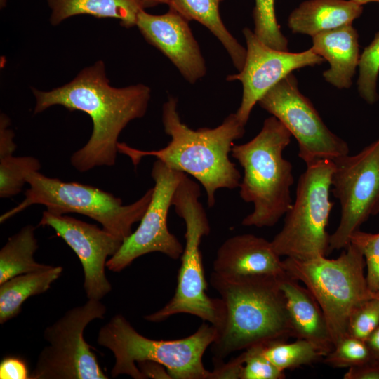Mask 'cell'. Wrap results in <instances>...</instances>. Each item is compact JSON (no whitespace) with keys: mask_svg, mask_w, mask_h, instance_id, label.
I'll return each mask as SVG.
<instances>
[{"mask_svg":"<svg viewBox=\"0 0 379 379\" xmlns=\"http://www.w3.org/2000/svg\"><path fill=\"white\" fill-rule=\"evenodd\" d=\"M41 168L39 161L31 156L0 157V197L10 198L17 195L27 182L32 172Z\"/></svg>","mask_w":379,"mask_h":379,"instance_id":"obj_26","label":"cell"},{"mask_svg":"<svg viewBox=\"0 0 379 379\" xmlns=\"http://www.w3.org/2000/svg\"><path fill=\"white\" fill-rule=\"evenodd\" d=\"M188 22L170 10L163 15L141 10L136 26L145 39L166 56L187 81L194 84L205 76L206 66Z\"/></svg>","mask_w":379,"mask_h":379,"instance_id":"obj_16","label":"cell"},{"mask_svg":"<svg viewBox=\"0 0 379 379\" xmlns=\"http://www.w3.org/2000/svg\"><path fill=\"white\" fill-rule=\"evenodd\" d=\"M271 241L253 234H241L226 239L218 248L213 272L228 276L286 274L283 260Z\"/></svg>","mask_w":379,"mask_h":379,"instance_id":"obj_17","label":"cell"},{"mask_svg":"<svg viewBox=\"0 0 379 379\" xmlns=\"http://www.w3.org/2000/svg\"><path fill=\"white\" fill-rule=\"evenodd\" d=\"M291 136L284 124L271 116L253 139L233 145L231 156L244 171L239 186L240 197L254 206L243 219V225L272 227L291 208L293 166L284 158L283 152Z\"/></svg>","mask_w":379,"mask_h":379,"instance_id":"obj_4","label":"cell"},{"mask_svg":"<svg viewBox=\"0 0 379 379\" xmlns=\"http://www.w3.org/2000/svg\"><path fill=\"white\" fill-rule=\"evenodd\" d=\"M280 283L294 338L311 343L324 357L334 344L319 304L306 287L287 273Z\"/></svg>","mask_w":379,"mask_h":379,"instance_id":"obj_18","label":"cell"},{"mask_svg":"<svg viewBox=\"0 0 379 379\" xmlns=\"http://www.w3.org/2000/svg\"><path fill=\"white\" fill-rule=\"evenodd\" d=\"M265 345H255L241 354L243 368L241 379H284V371L277 368L264 354Z\"/></svg>","mask_w":379,"mask_h":379,"instance_id":"obj_31","label":"cell"},{"mask_svg":"<svg viewBox=\"0 0 379 379\" xmlns=\"http://www.w3.org/2000/svg\"><path fill=\"white\" fill-rule=\"evenodd\" d=\"M311 48L329 63L323 72L326 82L339 88H349L359 66V35L352 25H345L312 36Z\"/></svg>","mask_w":379,"mask_h":379,"instance_id":"obj_19","label":"cell"},{"mask_svg":"<svg viewBox=\"0 0 379 379\" xmlns=\"http://www.w3.org/2000/svg\"><path fill=\"white\" fill-rule=\"evenodd\" d=\"M371 359L366 341L348 334L334 344L333 349L324 357V362L335 368H351Z\"/></svg>","mask_w":379,"mask_h":379,"instance_id":"obj_29","label":"cell"},{"mask_svg":"<svg viewBox=\"0 0 379 379\" xmlns=\"http://www.w3.org/2000/svg\"><path fill=\"white\" fill-rule=\"evenodd\" d=\"M344 379H379V360L371 361L357 366L349 368Z\"/></svg>","mask_w":379,"mask_h":379,"instance_id":"obj_36","label":"cell"},{"mask_svg":"<svg viewBox=\"0 0 379 379\" xmlns=\"http://www.w3.org/2000/svg\"><path fill=\"white\" fill-rule=\"evenodd\" d=\"M243 34L246 43L244 65L239 73L228 75L227 80L242 84V98L235 114L246 126L253 107L268 90L293 71L321 65L324 59L311 48L300 53L272 48L248 27L243 29Z\"/></svg>","mask_w":379,"mask_h":379,"instance_id":"obj_14","label":"cell"},{"mask_svg":"<svg viewBox=\"0 0 379 379\" xmlns=\"http://www.w3.org/2000/svg\"><path fill=\"white\" fill-rule=\"evenodd\" d=\"M333 162L331 187L340 218L330 235L329 253L346 248L352 234L373 215L379 197V138L357 154Z\"/></svg>","mask_w":379,"mask_h":379,"instance_id":"obj_12","label":"cell"},{"mask_svg":"<svg viewBox=\"0 0 379 379\" xmlns=\"http://www.w3.org/2000/svg\"><path fill=\"white\" fill-rule=\"evenodd\" d=\"M365 265L361 251L350 242L337 258L283 260L286 272L302 282L319 304L333 344L349 334L348 319L352 311L377 295L368 287Z\"/></svg>","mask_w":379,"mask_h":379,"instance_id":"obj_7","label":"cell"},{"mask_svg":"<svg viewBox=\"0 0 379 379\" xmlns=\"http://www.w3.org/2000/svg\"><path fill=\"white\" fill-rule=\"evenodd\" d=\"M27 183L29 187L25 199L1 215V223L32 205L41 204L53 214L75 213L88 216L123 241L133 232V225L142 219L153 194L152 187L135 202L124 205L120 198L98 187L63 182L39 171L29 174Z\"/></svg>","mask_w":379,"mask_h":379,"instance_id":"obj_8","label":"cell"},{"mask_svg":"<svg viewBox=\"0 0 379 379\" xmlns=\"http://www.w3.org/2000/svg\"><path fill=\"white\" fill-rule=\"evenodd\" d=\"M9 126L8 117L1 114L0 117V157L13 155L16 148L13 141L15 134Z\"/></svg>","mask_w":379,"mask_h":379,"instance_id":"obj_35","label":"cell"},{"mask_svg":"<svg viewBox=\"0 0 379 379\" xmlns=\"http://www.w3.org/2000/svg\"><path fill=\"white\" fill-rule=\"evenodd\" d=\"M363 6L352 0H307L290 14L288 26L293 33L312 37L319 33L352 25Z\"/></svg>","mask_w":379,"mask_h":379,"instance_id":"obj_20","label":"cell"},{"mask_svg":"<svg viewBox=\"0 0 379 379\" xmlns=\"http://www.w3.org/2000/svg\"><path fill=\"white\" fill-rule=\"evenodd\" d=\"M253 18V32L262 43L276 50L288 51V39L277 20L274 0H255Z\"/></svg>","mask_w":379,"mask_h":379,"instance_id":"obj_27","label":"cell"},{"mask_svg":"<svg viewBox=\"0 0 379 379\" xmlns=\"http://www.w3.org/2000/svg\"><path fill=\"white\" fill-rule=\"evenodd\" d=\"M281 277L228 276L213 271L210 284L225 308L222 323L211 345L214 366L232 352L294 337Z\"/></svg>","mask_w":379,"mask_h":379,"instance_id":"obj_3","label":"cell"},{"mask_svg":"<svg viewBox=\"0 0 379 379\" xmlns=\"http://www.w3.org/2000/svg\"><path fill=\"white\" fill-rule=\"evenodd\" d=\"M379 325V291L357 306L351 313L347 325L349 335L366 340Z\"/></svg>","mask_w":379,"mask_h":379,"instance_id":"obj_32","label":"cell"},{"mask_svg":"<svg viewBox=\"0 0 379 379\" xmlns=\"http://www.w3.org/2000/svg\"><path fill=\"white\" fill-rule=\"evenodd\" d=\"M32 225L23 227L10 237L0 251V284L9 279L29 272L47 270L52 265L37 262L34 254L38 248Z\"/></svg>","mask_w":379,"mask_h":379,"instance_id":"obj_24","label":"cell"},{"mask_svg":"<svg viewBox=\"0 0 379 379\" xmlns=\"http://www.w3.org/2000/svg\"><path fill=\"white\" fill-rule=\"evenodd\" d=\"M243 360L241 354L230 360L214 366L211 379H241Z\"/></svg>","mask_w":379,"mask_h":379,"instance_id":"obj_34","label":"cell"},{"mask_svg":"<svg viewBox=\"0 0 379 379\" xmlns=\"http://www.w3.org/2000/svg\"><path fill=\"white\" fill-rule=\"evenodd\" d=\"M350 242L361 251L367 267L366 280L373 292L379 291V233L372 234L359 230L350 236Z\"/></svg>","mask_w":379,"mask_h":379,"instance_id":"obj_30","label":"cell"},{"mask_svg":"<svg viewBox=\"0 0 379 379\" xmlns=\"http://www.w3.org/2000/svg\"><path fill=\"white\" fill-rule=\"evenodd\" d=\"M32 91L34 114L60 105L91 117L93 131L88 141L70 157L72 166L81 173L115 164L120 133L129 122L145 116L151 98L150 88L142 84L112 86L102 60L83 69L64 86Z\"/></svg>","mask_w":379,"mask_h":379,"instance_id":"obj_1","label":"cell"},{"mask_svg":"<svg viewBox=\"0 0 379 379\" xmlns=\"http://www.w3.org/2000/svg\"><path fill=\"white\" fill-rule=\"evenodd\" d=\"M356 3H357L358 4H360V5H364V4H366L367 3H370V2H376V3H379V0H352Z\"/></svg>","mask_w":379,"mask_h":379,"instance_id":"obj_40","label":"cell"},{"mask_svg":"<svg viewBox=\"0 0 379 379\" xmlns=\"http://www.w3.org/2000/svg\"><path fill=\"white\" fill-rule=\"evenodd\" d=\"M259 105L288 130L298 145V157L306 166L336 159L350 152L347 143L324 124L310 100L299 91L291 73L268 90Z\"/></svg>","mask_w":379,"mask_h":379,"instance_id":"obj_11","label":"cell"},{"mask_svg":"<svg viewBox=\"0 0 379 379\" xmlns=\"http://www.w3.org/2000/svg\"><path fill=\"white\" fill-rule=\"evenodd\" d=\"M223 0H170L169 10L187 20H196L205 26L220 41L234 66L241 70L246 49L230 34L221 19L219 6Z\"/></svg>","mask_w":379,"mask_h":379,"instance_id":"obj_22","label":"cell"},{"mask_svg":"<svg viewBox=\"0 0 379 379\" xmlns=\"http://www.w3.org/2000/svg\"><path fill=\"white\" fill-rule=\"evenodd\" d=\"M145 4L146 8L153 7L160 4H166L168 5L170 0H142Z\"/></svg>","mask_w":379,"mask_h":379,"instance_id":"obj_39","label":"cell"},{"mask_svg":"<svg viewBox=\"0 0 379 379\" xmlns=\"http://www.w3.org/2000/svg\"><path fill=\"white\" fill-rule=\"evenodd\" d=\"M365 341L373 359L379 360V325L371 332Z\"/></svg>","mask_w":379,"mask_h":379,"instance_id":"obj_38","label":"cell"},{"mask_svg":"<svg viewBox=\"0 0 379 379\" xmlns=\"http://www.w3.org/2000/svg\"><path fill=\"white\" fill-rule=\"evenodd\" d=\"M216 336V328L204 322L186 338L153 340L141 335L118 314L100 328L97 343L114 357L113 378L127 375L143 379L136 364L153 361L165 366L172 379H211L212 371L204 367L202 358Z\"/></svg>","mask_w":379,"mask_h":379,"instance_id":"obj_5","label":"cell"},{"mask_svg":"<svg viewBox=\"0 0 379 379\" xmlns=\"http://www.w3.org/2000/svg\"><path fill=\"white\" fill-rule=\"evenodd\" d=\"M39 226L53 228L74 251L84 274V288L88 299L100 300L112 291L105 274L108 257L114 255L123 240L103 228L66 215L45 211Z\"/></svg>","mask_w":379,"mask_h":379,"instance_id":"obj_15","label":"cell"},{"mask_svg":"<svg viewBox=\"0 0 379 379\" xmlns=\"http://www.w3.org/2000/svg\"><path fill=\"white\" fill-rule=\"evenodd\" d=\"M106 312L100 300L88 299L47 326L43 335L48 345L39 354L29 379H107L84 338L86 327L105 318Z\"/></svg>","mask_w":379,"mask_h":379,"instance_id":"obj_10","label":"cell"},{"mask_svg":"<svg viewBox=\"0 0 379 379\" xmlns=\"http://www.w3.org/2000/svg\"><path fill=\"white\" fill-rule=\"evenodd\" d=\"M199 185L185 174L172 199L176 214L185 225V244L180 257L181 265L173 296L161 309L144 317L150 322H161L178 314H189L213 325H221L225 315L221 298H211L206 293L200 244L209 234L211 226L206 211L199 201Z\"/></svg>","mask_w":379,"mask_h":379,"instance_id":"obj_6","label":"cell"},{"mask_svg":"<svg viewBox=\"0 0 379 379\" xmlns=\"http://www.w3.org/2000/svg\"><path fill=\"white\" fill-rule=\"evenodd\" d=\"M333 170V161L324 159L307 166L300 175L295 201L271 241L280 257L305 260L329 253L326 228L333 206L329 197Z\"/></svg>","mask_w":379,"mask_h":379,"instance_id":"obj_9","label":"cell"},{"mask_svg":"<svg viewBox=\"0 0 379 379\" xmlns=\"http://www.w3.org/2000/svg\"><path fill=\"white\" fill-rule=\"evenodd\" d=\"M162 123L171 137L166 147L147 151L118 142L119 152L127 155L135 166L144 157L152 156L168 167L190 175L204 187L209 208L214 206L218 190L239 187L241 175L230 154L234 142L244 136L245 126L235 113L215 128L193 130L181 121L178 100L171 97L163 105Z\"/></svg>","mask_w":379,"mask_h":379,"instance_id":"obj_2","label":"cell"},{"mask_svg":"<svg viewBox=\"0 0 379 379\" xmlns=\"http://www.w3.org/2000/svg\"><path fill=\"white\" fill-rule=\"evenodd\" d=\"M136 364L143 379H172L165 366L159 363L153 361H142Z\"/></svg>","mask_w":379,"mask_h":379,"instance_id":"obj_37","label":"cell"},{"mask_svg":"<svg viewBox=\"0 0 379 379\" xmlns=\"http://www.w3.org/2000/svg\"><path fill=\"white\" fill-rule=\"evenodd\" d=\"M357 90L361 98L373 105L379 100L377 82L379 74V32L360 56Z\"/></svg>","mask_w":379,"mask_h":379,"instance_id":"obj_28","label":"cell"},{"mask_svg":"<svg viewBox=\"0 0 379 379\" xmlns=\"http://www.w3.org/2000/svg\"><path fill=\"white\" fill-rule=\"evenodd\" d=\"M378 213H379V197H378V201L376 203V205L375 206L373 215H377Z\"/></svg>","mask_w":379,"mask_h":379,"instance_id":"obj_41","label":"cell"},{"mask_svg":"<svg viewBox=\"0 0 379 379\" xmlns=\"http://www.w3.org/2000/svg\"><path fill=\"white\" fill-rule=\"evenodd\" d=\"M48 5L53 26L74 15H90L115 18L121 26L130 28L136 26L139 12L146 8L142 0H48Z\"/></svg>","mask_w":379,"mask_h":379,"instance_id":"obj_21","label":"cell"},{"mask_svg":"<svg viewBox=\"0 0 379 379\" xmlns=\"http://www.w3.org/2000/svg\"><path fill=\"white\" fill-rule=\"evenodd\" d=\"M263 352L267 359L282 371L312 364L323 357L311 343L299 338L291 343H271L264 346Z\"/></svg>","mask_w":379,"mask_h":379,"instance_id":"obj_25","label":"cell"},{"mask_svg":"<svg viewBox=\"0 0 379 379\" xmlns=\"http://www.w3.org/2000/svg\"><path fill=\"white\" fill-rule=\"evenodd\" d=\"M60 266L13 277L0 284V323L18 316L29 298L47 291L61 275Z\"/></svg>","mask_w":379,"mask_h":379,"instance_id":"obj_23","label":"cell"},{"mask_svg":"<svg viewBox=\"0 0 379 379\" xmlns=\"http://www.w3.org/2000/svg\"><path fill=\"white\" fill-rule=\"evenodd\" d=\"M30 372L25 360L16 356H7L0 363L1 379H29Z\"/></svg>","mask_w":379,"mask_h":379,"instance_id":"obj_33","label":"cell"},{"mask_svg":"<svg viewBox=\"0 0 379 379\" xmlns=\"http://www.w3.org/2000/svg\"><path fill=\"white\" fill-rule=\"evenodd\" d=\"M185 173L168 167L157 159L151 175L154 182L152 199L138 228L108 259L106 267L119 272L135 259L151 253H161L173 260L180 258L184 246L168 227L167 219L173 194Z\"/></svg>","mask_w":379,"mask_h":379,"instance_id":"obj_13","label":"cell"}]
</instances>
